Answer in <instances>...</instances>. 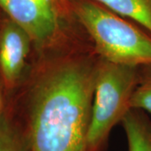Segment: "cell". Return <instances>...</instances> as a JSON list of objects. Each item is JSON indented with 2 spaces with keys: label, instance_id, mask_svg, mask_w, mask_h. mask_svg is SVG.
<instances>
[{
  "label": "cell",
  "instance_id": "9c48e42d",
  "mask_svg": "<svg viewBox=\"0 0 151 151\" xmlns=\"http://www.w3.org/2000/svg\"><path fill=\"white\" fill-rule=\"evenodd\" d=\"M6 101H7V92L0 78V114L5 107Z\"/></svg>",
  "mask_w": 151,
  "mask_h": 151
},
{
  "label": "cell",
  "instance_id": "30bf717a",
  "mask_svg": "<svg viewBox=\"0 0 151 151\" xmlns=\"http://www.w3.org/2000/svg\"><path fill=\"white\" fill-rule=\"evenodd\" d=\"M2 19H3V17H0V27H1V23H2Z\"/></svg>",
  "mask_w": 151,
  "mask_h": 151
},
{
  "label": "cell",
  "instance_id": "5b68a950",
  "mask_svg": "<svg viewBox=\"0 0 151 151\" xmlns=\"http://www.w3.org/2000/svg\"><path fill=\"white\" fill-rule=\"evenodd\" d=\"M0 151H32L25 124L8 98L0 114Z\"/></svg>",
  "mask_w": 151,
  "mask_h": 151
},
{
  "label": "cell",
  "instance_id": "277c9868",
  "mask_svg": "<svg viewBox=\"0 0 151 151\" xmlns=\"http://www.w3.org/2000/svg\"><path fill=\"white\" fill-rule=\"evenodd\" d=\"M33 52L29 33L4 14L0 27V78L7 93L14 92L27 78Z\"/></svg>",
  "mask_w": 151,
  "mask_h": 151
},
{
  "label": "cell",
  "instance_id": "ba28073f",
  "mask_svg": "<svg viewBox=\"0 0 151 151\" xmlns=\"http://www.w3.org/2000/svg\"><path fill=\"white\" fill-rule=\"evenodd\" d=\"M130 108L151 113V65L139 66V82L131 97Z\"/></svg>",
  "mask_w": 151,
  "mask_h": 151
},
{
  "label": "cell",
  "instance_id": "8992f818",
  "mask_svg": "<svg viewBox=\"0 0 151 151\" xmlns=\"http://www.w3.org/2000/svg\"><path fill=\"white\" fill-rule=\"evenodd\" d=\"M121 123L129 151H151V120L145 111L131 108Z\"/></svg>",
  "mask_w": 151,
  "mask_h": 151
},
{
  "label": "cell",
  "instance_id": "52a82bcc",
  "mask_svg": "<svg viewBox=\"0 0 151 151\" xmlns=\"http://www.w3.org/2000/svg\"><path fill=\"white\" fill-rule=\"evenodd\" d=\"M151 34V0H94Z\"/></svg>",
  "mask_w": 151,
  "mask_h": 151
},
{
  "label": "cell",
  "instance_id": "8fae6325",
  "mask_svg": "<svg viewBox=\"0 0 151 151\" xmlns=\"http://www.w3.org/2000/svg\"><path fill=\"white\" fill-rule=\"evenodd\" d=\"M4 1H5V0H0V4H2L3 2H4Z\"/></svg>",
  "mask_w": 151,
  "mask_h": 151
},
{
  "label": "cell",
  "instance_id": "3957f363",
  "mask_svg": "<svg viewBox=\"0 0 151 151\" xmlns=\"http://www.w3.org/2000/svg\"><path fill=\"white\" fill-rule=\"evenodd\" d=\"M139 66L109 61L99 56L88 151H103L113 128L131 109L130 101L139 82Z\"/></svg>",
  "mask_w": 151,
  "mask_h": 151
},
{
  "label": "cell",
  "instance_id": "6da1fadb",
  "mask_svg": "<svg viewBox=\"0 0 151 151\" xmlns=\"http://www.w3.org/2000/svg\"><path fill=\"white\" fill-rule=\"evenodd\" d=\"M98 59L91 42L33 53L27 78L7 93L25 124L32 151H88Z\"/></svg>",
  "mask_w": 151,
  "mask_h": 151
},
{
  "label": "cell",
  "instance_id": "7a4b0ae2",
  "mask_svg": "<svg viewBox=\"0 0 151 151\" xmlns=\"http://www.w3.org/2000/svg\"><path fill=\"white\" fill-rule=\"evenodd\" d=\"M100 57L124 65H151V34L94 0H65Z\"/></svg>",
  "mask_w": 151,
  "mask_h": 151
}]
</instances>
